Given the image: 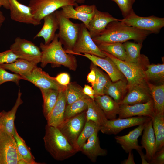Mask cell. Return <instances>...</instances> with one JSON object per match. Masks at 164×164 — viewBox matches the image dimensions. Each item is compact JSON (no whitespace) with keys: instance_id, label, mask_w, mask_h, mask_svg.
<instances>
[{"instance_id":"obj_16","label":"cell","mask_w":164,"mask_h":164,"mask_svg":"<svg viewBox=\"0 0 164 164\" xmlns=\"http://www.w3.org/2000/svg\"><path fill=\"white\" fill-rule=\"evenodd\" d=\"M152 99V97L147 82L129 87L125 96L119 104L132 105L145 103Z\"/></svg>"},{"instance_id":"obj_46","label":"cell","mask_w":164,"mask_h":164,"mask_svg":"<svg viewBox=\"0 0 164 164\" xmlns=\"http://www.w3.org/2000/svg\"><path fill=\"white\" fill-rule=\"evenodd\" d=\"M84 93L90 98L94 100L95 91L92 87L85 84L83 89Z\"/></svg>"},{"instance_id":"obj_40","label":"cell","mask_w":164,"mask_h":164,"mask_svg":"<svg viewBox=\"0 0 164 164\" xmlns=\"http://www.w3.org/2000/svg\"><path fill=\"white\" fill-rule=\"evenodd\" d=\"M90 68L94 70L96 74L95 83L92 87L94 91L95 95H104V89L108 81L110 80L103 72L97 67V66L92 62Z\"/></svg>"},{"instance_id":"obj_39","label":"cell","mask_w":164,"mask_h":164,"mask_svg":"<svg viewBox=\"0 0 164 164\" xmlns=\"http://www.w3.org/2000/svg\"><path fill=\"white\" fill-rule=\"evenodd\" d=\"M89 98L80 99L70 104H67L65 109L64 120L73 117L86 111L87 108V99Z\"/></svg>"},{"instance_id":"obj_19","label":"cell","mask_w":164,"mask_h":164,"mask_svg":"<svg viewBox=\"0 0 164 164\" xmlns=\"http://www.w3.org/2000/svg\"><path fill=\"white\" fill-rule=\"evenodd\" d=\"M119 20L109 13L100 11L96 8L87 29L93 38L102 32L109 23Z\"/></svg>"},{"instance_id":"obj_53","label":"cell","mask_w":164,"mask_h":164,"mask_svg":"<svg viewBox=\"0 0 164 164\" xmlns=\"http://www.w3.org/2000/svg\"><path fill=\"white\" fill-rule=\"evenodd\" d=\"M1 115H2V111H0V119L1 116Z\"/></svg>"},{"instance_id":"obj_3","label":"cell","mask_w":164,"mask_h":164,"mask_svg":"<svg viewBox=\"0 0 164 164\" xmlns=\"http://www.w3.org/2000/svg\"><path fill=\"white\" fill-rule=\"evenodd\" d=\"M43 140L46 150L57 161H63L78 152L57 127L47 124Z\"/></svg>"},{"instance_id":"obj_43","label":"cell","mask_w":164,"mask_h":164,"mask_svg":"<svg viewBox=\"0 0 164 164\" xmlns=\"http://www.w3.org/2000/svg\"><path fill=\"white\" fill-rule=\"evenodd\" d=\"M19 58L10 50L0 53V65L12 63Z\"/></svg>"},{"instance_id":"obj_9","label":"cell","mask_w":164,"mask_h":164,"mask_svg":"<svg viewBox=\"0 0 164 164\" xmlns=\"http://www.w3.org/2000/svg\"><path fill=\"white\" fill-rule=\"evenodd\" d=\"M66 52L73 55L83 53L102 58L106 57L94 41L87 27L83 23L80 24L79 36L73 48L71 51Z\"/></svg>"},{"instance_id":"obj_4","label":"cell","mask_w":164,"mask_h":164,"mask_svg":"<svg viewBox=\"0 0 164 164\" xmlns=\"http://www.w3.org/2000/svg\"><path fill=\"white\" fill-rule=\"evenodd\" d=\"M59 25V40L64 45L66 52L72 50L78 38L80 24L74 23L65 17L60 11L55 12Z\"/></svg>"},{"instance_id":"obj_30","label":"cell","mask_w":164,"mask_h":164,"mask_svg":"<svg viewBox=\"0 0 164 164\" xmlns=\"http://www.w3.org/2000/svg\"><path fill=\"white\" fill-rule=\"evenodd\" d=\"M153 101L155 114H164V84L156 85L147 81Z\"/></svg>"},{"instance_id":"obj_10","label":"cell","mask_w":164,"mask_h":164,"mask_svg":"<svg viewBox=\"0 0 164 164\" xmlns=\"http://www.w3.org/2000/svg\"><path fill=\"white\" fill-rule=\"evenodd\" d=\"M86 121V111L73 117L64 120L57 127L70 143L79 151L77 145V139Z\"/></svg>"},{"instance_id":"obj_36","label":"cell","mask_w":164,"mask_h":164,"mask_svg":"<svg viewBox=\"0 0 164 164\" xmlns=\"http://www.w3.org/2000/svg\"><path fill=\"white\" fill-rule=\"evenodd\" d=\"M83 88L76 82L70 83L65 91L67 104L80 99L89 97L84 93Z\"/></svg>"},{"instance_id":"obj_42","label":"cell","mask_w":164,"mask_h":164,"mask_svg":"<svg viewBox=\"0 0 164 164\" xmlns=\"http://www.w3.org/2000/svg\"><path fill=\"white\" fill-rule=\"evenodd\" d=\"M119 8L124 18L126 17L132 10L133 5L136 0H111Z\"/></svg>"},{"instance_id":"obj_38","label":"cell","mask_w":164,"mask_h":164,"mask_svg":"<svg viewBox=\"0 0 164 164\" xmlns=\"http://www.w3.org/2000/svg\"><path fill=\"white\" fill-rule=\"evenodd\" d=\"M146 78L163 84L164 80V64H148L145 71Z\"/></svg>"},{"instance_id":"obj_47","label":"cell","mask_w":164,"mask_h":164,"mask_svg":"<svg viewBox=\"0 0 164 164\" xmlns=\"http://www.w3.org/2000/svg\"><path fill=\"white\" fill-rule=\"evenodd\" d=\"M91 71L88 74L87 76V81L89 83H90L92 87L94 84L96 80V74L94 70L90 68Z\"/></svg>"},{"instance_id":"obj_50","label":"cell","mask_w":164,"mask_h":164,"mask_svg":"<svg viewBox=\"0 0 164 164\" xmlns=\"http://www.w3.org/2000/svg\"><path fill=\"white\" fill-rule=\"evenodd\" d=\"M139 153L141 159L142 164H149V162L147 161L145 155L142 151H139L138 152Z\"/></svg>"},{"instance_id":"obj_20","label":"cell","mask_w":164,"mask_h":164,"mask_svg":"<svg viewBox=\"0 0 164 164\" xmlns=\"http://www.w3.org/2000/svg\"><path fill=\"white\" fill-rule=\"evenodd\" d=\"M97 134L98 132H96L90 137L81 147L79 151L93 162H96L98 156H105L108 153L106 149L101 147Z\"/></svg>"},{"instance_id":"obj_17","label":"cell","mask_w":164,"mask_h":164,"mask_svg":"<svg viewBox=\"0 0 164 164\" xmlns=\"http://www.w3.org/2000/svg\"><path fill=\"white\" fill-rule=\"evenodd\" d=\"M88 59L95 65L100 67L108 74L111 80L115 82L120 80L126 79L113 62L108 57H98L87 53L78 54Z\"/></svg>"},{"instance_id":"obj_33","label":"cell","mask_w":164,"mask_h":164,"mask_svg":"<svg viewBox=\"0 0 164 164\" xmlns=\"http://www.w3.org/2000/svg\"><path fill=\"white\" fill-rule=\"evenodd\" d=\"M152 119L155 139L156 152L164 147V114H155Z\"/></svg>"},{"instance_id":"obj_6","label":"cell","mask_w":164,"mask_h":164,"mask_svg":"<svg viewBox=\"0 0 164 164\" xmlns=\"http://www.w3.org/2000/svg\"><path fill=\"white\" fill-rule=\"evenodd\" d=\"M119 21L126 26L155 34L159 33L164 26L163 18L154 15L140 16L135 13L133 9L126 17Z\"/></svg>"},{"instance_id":"obj_14","label":"cell","mask_w":164,"mask_h":164,"mask_svg":"<svg viewBox=\"0 0 164 164\" xmlns=\"http://www.w3.org/2000/svg\"><path fill=\"white\" fill-rule=\"evenodd\" d=\"M118 114L119 118H125L135 116H144L152 118L155 114L152 99L146 103L132 105L120 104Z\"/></svg>"},{"instance_id":"obj_34","label":"cell","mask_w":164,"mask_h":164,"mask_svg":"<svg viewBox=\"0 0 164 164\" xmlns=\"http://www.w3.org/2000/svg\"><path fill=\"white\" fill-rule=\"evenodd\" d=\"M61 8L60 12L65 17L69 19H72L81 21L87 28L94 13L89 14L76 10L74 6L71 5L63 6Z\"/></svg>"},{"instance_id":"obj_41","label":"cell","mask_w":164,"mask_h":164,"mask_svg":"<svg viewBox=\"0 0 164 164\" xmlns=\"http://www.w3.org/2000/svg\"><path fill=\"white\" fill-rule=\"evenodd\" d=\"M21 80L23 78L20 75L9 73L0 66V86L8 82H12L19 85Z\"/></svg>"},{"instance_id":"obj_31","label":"cell","mask_w":164,"mask_h":164,"mask_svg":"<svg viewBox=\"0 0 164 164\" xmlns=\"http://www.w3.org/2000/svg\"><path fill=\"white\" fill-rule=\"evenodd\" d=\"M43 100V113L46 120L57 101L59 91L53 89H40Z\"/></svg>"},{"instance_id":"obj_2","label":"cell","mask_w":164,"mask_h":164,"mask_svg":"<svg viewBox=\"0 0 164 164\" xmlns=\"http://www.w3.org/2000/svg\"><path fill=\"white\" fill-rule=\"evenodd\" d=\"M62 44L59 40L57 33L49 43L45 44L41 42L39 48L41 52L40 63L43 68L48 64L53 67L61 65L70 70H76L77 64L74 55L67 53L63 48Z\"/></svg>"},{"instance_id":"obj_21","label":"cell","mask_w":164,"mask_h":164,"mask_svg":"<svg viewBox=\"0 0 164 164\" xmlns=\"http://www.w3.org/2000/svg\"><path fill=\"white\" fill-rule=\"evenodd\" d=\"M43 19V26L41 29L34 36V39L42 37L44 40V43L47 44L54 38L56 32L58 29V22L55 12L45 16Z\"/></svg>"},{"instance_id":"obj_5","label":"cell","mask_w":164,"mask_h":164,"mask_svg":"<svg viewBox=\"0 0 164 164\" xmlns=\"http://www.w3.org/2000/svg\"><path fill=\"white\" fill-rule=\"evenodd\" d=\"M102 51L113 62L124 75L129 87L147 82L145 73V67L147 66L127 62L118 59L106 52Z\"/></svg>"},{"instance_id":"obj_48","label":"cell","mask_w":164,"mask_h":164,"mask_svg":"<svg viewBox=\"0 0 164 164\" xmlns=\"http://www.w3.org/2000/svg\"><path fill=\"white\" fill-rule=\"evenodd\" d=\"M128 156L127 159L124 160L121 162L123 164H135L134 156L132 151L129 152L128 153Z\"/></svg>"},{"instance_id":"obj_22","label":"cell","mask_w":164,"mask_h":164,"mask_svg":"<svg viewBox=\"0 0 164 164\" xmlns=\"http://www.w3.org/2000/svg\"><path fill=\"white\" fill-rule=\"evenodd\" d=\"M143 131L141 146L145 149L146 158L149 162L156 153L155 139L152 119L146 123Z\"/></svg>"},{"instance_id":"obj_7","label":"cell","mask_w":164,"mask_h":164,"mask_svg":"<svg viewBox=\"0 0 164 164\" xmlns=\"http://www.w3.org/2000/svg\"><path fill=\"white\" fill-rule=\"evenodd\" d=\"M22 164L13 135L0 127V164Z\"/></svg>"},{"instance_id":"obj_25","label":"cell","mask_w":164,"mask_h":164,"mask_svg":"<svg viewBox=\"0 0 164 164\" xmlns=\"http://www.w3.org/2000/svg\"><path fill=\"white\" fill-rule=\"evenodd\" d=\"M126 79L120 80L115 82L109 80L105 87L104 95H108L119 103L124 99L128 89Z\"/></svg>"},{"instance_id":"obj_44","label":"cell","mask_w":164,"mask_h":164,"mask_svg":"<svg viewBox=\"0 0 164 164\" xmlns=\"http://www.w3.org/2000/svg\"><path fill=\"white\" fill-rule=\"evenodd\" d=\"M149 163L151 164H164V147L156 152Z\"/></svg>"},{"instance_id":"obj_52","label":"cell","mask_w":164,"mask_h":164,"mask_svg":"<svg viewBox=\"0 0 164 164\" xmlns=\"http://www.w3.org/2000/svg\"><path fill=\"white\" fill-rule=\"evenodd\" d=\"M86 0H75V2L78 3L82 4L84 3Z\"/></svg>"},{"instance_id":"obj_37","label":"cell","mask_w":164,"mask_h":164,"mask_svg":"<svg viewBox=\"0 0 164 164\" xmlns=\"http://www.w3.org/2000/svg\"><path fill=\"white\" fill-rule=\"evenodd\" d=\"M100 127L92 121H86L77 141V147L79 151L81 147L90 137L96 132L100 131Z\"/></svg>"},{"instance_id":"obj_51","label":"cell","mask_w":164,"mask_h":164,"mask_svg":"<svg viewBox=\"0 0 164 164\" xmlns=\"http://www.w3.org/2000/svg\"><path fill=\"white\" fill-rule=\"evenodd\" d=\"M5 19V18L4 15L2 12L0 10V29Z\"/></svg>"},{"instance_id":"obj_29","label":"cell","mask_w":164,"mask_h":164,"mask_svg":"<svg viewBox=\"0 0 164 164\" xmlns=\"http://www.w3.org/2000/svg\"><path fill=\"white\" fill-rule=\"evenodd\" d=\"M87 121H92L100 126L103 125L108 120L103 111L94 100L87 99V108L86 111Z\"/></svg>"},{"instance_id":"obj_26","label":"cell","mask_w":164,"mask_h":164,"mask_svg":"<svg viewBox=\"0 0 164 164\" xmlns=\"http://www.w3.org/2000/svg\"><path fill=\"white\" fill-rule=\"evenodd\" d=\"M22 95V93L19 90L17 98L14 106L11 109L8 111L4 110L2 111L0 119V127L3 128L12 135H14L15 128L14 121L16 114L19 107L23 103L21 98Z\"/></svg>"},{"instance_id":"obj_27","label":"cell","mask_w":164,"mask_h":164,"mask_svg":"<svg viewBox=\"0 0 164 164\" xmlns=\"http://www.w3.org/2000/svg\"><path fill=\"white\" fill-rule=\"evenodd\" d=\"M94 100L104 114L108 120L116 118L120 110V104L107 95H95Z\"/></svg>"},{"instance_id":"obj_28","label":"cell","mask_w":164,"mask_h":164,"mask_svg":"<svg viewBox=\"0 0 164 164\" xmlns=\"http://www.w3.org/2000/svg\"><path fill=\"white\" fill-rule=\"evenodd\" d=\"M37 64L25 59L18 58L12 63L2 64L0 66L6 70L22 76L30 73Z\"/></svg>"},{"instance_id":"obj_45","label":"cell","mask_w":164,"mask_h":164,"mask_svg":"<svg viewBox=\"0 0 164 164\" xmlns=\"http://www.w3.org/2000/svg\"><path fill=\"white\" fill-rule=\"evenodd\" d=\"M55 77L57 82L61 85L66 86L70 83V77L67 73H61Z\"/></svg>"},{"instance_id":"obj_13","label":"cell","mask_w":164,"mask_h":164,"mask_svg":"<svg viewBox=\"0 0 164 164\" xmlns=\"http://www.w3.org/2000/svg\"><path fill=\"white\" fill-rule=\"evenodd\" d=\"M22 77L23 80L32 83L39 89H53L60 91H64L66 87L60 84L55 77L50 76L37 66L30 73Z\"/></svg>"},{"instance_id":"obj_1","label":"cell","mask_w":164,"mask_h":164,"mask_svg":"<svg viewBox=\"0 0 164 164\" xmlns=\"http://www.w3.org/2000/svg\"><path fill=\"white\" fill-rule=\"evenodd\" d=\"M151 33L148 31L125 25L119 20L109 23L102 32L92 39L96 44L102 43H122L131 40L142 42Z\"/></svg>"},{"instance_id":"obj_35","label":"cell","mask_w":164,"mask_h":164,"mask_svg":"<svg viewBox=\"0 0 164 164\" xmlns=\"http://www.w3.org/2000/svg\"><path fill=\"white\" fill-rule=\"evenodd\" d=\"M96 44L101 51L106 52L120 60H125L126 52L122 43H102Z\"/></svg>"},{"instance_id":"obj_24","label":"cell","mask_w":164,"mask_h":164,"mask_svg":"<svg viewBox=\"0 0 164 164\" xmlns=\"http://www.w3.org/2000/svg\"><path fill=\"white\" fill-rule=\"evenodd\" d=\"M142 42L135 43L129 41L123 43L125 52L126 57L125 61L127 62L139 64L147 66L149 60L147 57L140 54Z\"/></svg>"},{"instance_id":"obj_23","label":"cell","mask_w":164,"mask_h":164,"mask_svg":"<svg viewBox=\"0 0 164 164\" xmlns=\"http://www.w3.org/2000/svg\"><path fill=\"white\" fill-rule=\"evenodd\" d=\"M65 91L59 92L56 102L47 120L49 125L57 128L64 121L67 104Z\"/></svg>"},{"instance_id":"obj_8","label":"cell","mask_w":164,"mask_h":164,"mask_svg":"<svg viewBox=\"0 0 164 164\" xmlns=\"http://www.w3.org/2000/svg\"><path fill=\"white\" fill-rule=\"evenodd\" d=\"M69 5H78L75 0H30L28 6L35 18L41 22L45 16Z\"/></svg>"},{"instance_id":"obj_49","label":"cell","mask_w":164,"mask_h":164,"mask_svg":"<svg viewBox=\"0 0 164 164\" xmlns=\"http://www.w3.org/2000/svg\"><path fill=\"white\" fill-rule=\"evenodd\" d=\"M7 9H9V3L8 0H0V8L2 6Z\"/></svg>"},{"instance_id":"obj_32","label":"cell","mask_w":164,"mask_h":164,"mask_svg":"<svg viewBox=\"0 0 164 164\" xmlns=\"http://www.w3.org/2000/svg\"><path fill=\"white\" fill-rule=\"evenodd\" d=\"M19 155L22 164H37L32 154L30 149L26 145L25 141L19 135L15 127L13 135Z\"/></svg>"},{"instance_id":"obj_11","label":"cell","mask_w":164,"mask_h":164,"mask_svg":"<svg viewBox=\"0 0 164 164\" xmlns=\"http://www.w3.org/2000/svg\"><path fill=\"white\" fill-rule=\"evenodd\" d=\"M19 58L25 59L38 64L40 63L41 52L40 48L32 42L20 37L15 38L10 47Z\"/></svg>"},{"instance_id":"obj_18","label":"cell","mask_w":164,"mask_h":164,"mask_svg":"<svg viewBox=\"0 0 164 164\" xmlns=\"http://www.w3.org/2000/svg\"><path fill=\"white\" fill-rule=\"evenodd\" d=\"M146 123L138 125L126 135L115 137L116 142L121 145L126 153L133 149H135L138 152L142 151L143 148L138 145V139L142 135Z\"/></svg>"},{"instance_id":"obj_12","label":"cell","mask_w":164,"mask_h":164,"mask_svg":"<svg viewBox=\"0 0 164 164\" xmlns=\"http://www.w3.org/2000/svg\"><path fill=\"white\" fill-rule=\"evenodd\" d=\"M151 119L148 117L137 116L108 120L100 127V131L104 134L116 135L126 128L143 124Z\"/></svg>"},{"instance_id":"obj_15","label":"cell","mask_w":164,"mask_h":164,"mask_svg":"<svg viewBox=\"0 0 164 164\" xmlns=\"http://www.w3.org/2000/svg\"><path fill=\"white\" fill-rule=\"evenodd\" d=\"M10 16L12 20L19 22L34 26L41 24L37 20L31 12L30 8L19 2L17 0H8Z\"/></svg>"}]
</instances>
